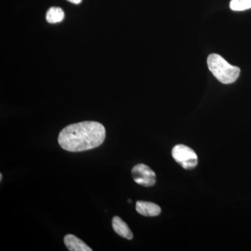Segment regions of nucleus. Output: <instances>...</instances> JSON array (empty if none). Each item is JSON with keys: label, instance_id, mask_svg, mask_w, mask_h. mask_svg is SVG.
Listing matches in <instances>:
<instances>
[{"label": "nucleus", "instance_id": "obj_7", "mask_svg": "<svg viewBox=\"0 0 251 251\" xmlns=\"http://www.w3.org/2000/svg\"><path fill=\"white\" fill-rule=\"evenodd\" d=\"M112 225L114 231L120 237L125 238L128 240L133 239V234L132 233L131 230L121 218L119 216H114L112 219Z\"/></svg>", "mask_w": 251, "mask_h": 251}, {"label": "nucleus", "instance_id": "obj_12", "mask_svg": "<svg viewBox=\"0 0 251 251\" xmlns=\"http://www.w3.org/2000/svg\"><path fill=\"white\" fill-rule=\"evenodd\" d=\"M128 202H132V201H130V200H128Z\"/></svg>", "mask_w": 251, "mask_h": 251}, {"label": "nucleus", "instance_id": "obj_8", "mask_svg": "<svg viewBox=\"0 0 251 251\" xmlns=\"http://www.w3.org/2000/svg\"><path fill=\"white\" fill-rule=\"evenodd\" d=\"M64 18V11L59 7H51L46 13V21L50 23L61 22Z\"/></svg>", "mask_w": 251, "mask_h": 251}, {"label": "nucleus", "instance_id": "obj_4", "mask_svg": "<svg viewBox=\"0 0 251 251\" xmlns=\"http://www.w3.org/2000/svg\"><path fill=\"white\" fill-rule=\"evenodd\" d=\"M131 173L135 182L141 186L150 187L156 183V174L146 165H136L132 169Z\"/></svg>", "mask_w": 251, "mask_h": 251}, {"label": "nucleus", "instance_id": "obj_9", "mask_svg": "<svg viewBox=\"0 0 251 251\" xmlns=\"http://www.w3.org/2000/svg\"><path fill=\"white\" fill-rule=\"evenodd\" d=\"M229 7L234 11H242L251 9V0H231Z\"/></svg>", "mask_w": 251, "mask_h": 251}, {"label": "nucleus", "instance_id": "obj_3", "mask_svg": "<svg viewBox=\"0 0 251 251\" xmlns=\"http://www.w3.org/2000/svg\"><path fill=\"white\" fill-rule=\"evenodd\" d=\"M172 155L176 163L186 170H191L198 165V156L194 150L184 145L174 147Z\"/></svg>", "mask_w": 251, "mask_h": 251}, {"label": "nucleus", "instance_id": "obj_1", "mask_svg": "<svg viewBox=\"0 0 251 251\" xmlns=\"http://www.w3.org/2000/svg\"><path fill=\"white\" fill-rule=\"evenodd\" d=\"M105 128L97 122H79L61 130L58 143L63 150L80 152L101 145L105 138Z\"/></svg>", "mask_w": 251, "mask_h": 251}, {"label": "nucleus", "instance_id": "obj_5", "mask_svg": "<svg viewBox=\"0 0 251 251\" xmlns=\"http://www.w3.org/2000/svg\"><path fill=\"white\" fill-rule=\"evenodd\" d=\"M137 212L145 216H156L159 215L161 212V209L156 204L145 201H138L136 202Z\"/></svg>", "mask_w": 251, "mask_h": 251}, {"label": "nucleus", "instance_id": "obj_6", "mask_svg": "<svg viewBox=\"0 0 251 251\" xmlns=\"http://www.w3.org/2000/svg\"><path fill=\"white\" fill-rule=\"evenodd\" d=\"M64 244L68 250L70 251H92V249L89 247L85 242L78 239L73 234H67L64 237Z\"/></svg>", "mask_w": 251, "mask_h": 251}, {"label": "nucleus", "instance_id": "obj_2", "mask_svg": "<svg viewBox=\"0 0 251 251\" xmlns=\"http://www.w3.org/2000/svg\"><path fill=\"white\" fill-rule=\"evenodd\" d=\"M207 65L217 80L226 85L235 82L240 74L239 67L231 65L218 54H211L208 57Z\"/></svg>", "mask_w": 251, "mask_h": 251}, {"label": "nucleus", "instance_id": "obj_10", "mask_svg": "<svg viewBox=\"0 0 251 251\" xmlns=\"http://www.w3.org/2000/svg\"><path fill=\"white\" fill-rule=\"evenodd\" d=\"M67 1H70L73 4H78L82 1V0H67Z\"/></svg>", "mask_w": 251, "mask_h": 251}, {"label": "nucleus", "instance_id": "obj_11", "mask_svg": "<svg viewBox=\"0 0 251 251\" xmlns=\"http://www.w3.org/2000/svg\"><path fill=\"white\" fill-rule=\"evenodd\" d=\"M2 177H3V176H2V174H0V181H1V180H2Z\"/></svg>", "mask_w": 251, "mask_h": 251}]
</instances>
